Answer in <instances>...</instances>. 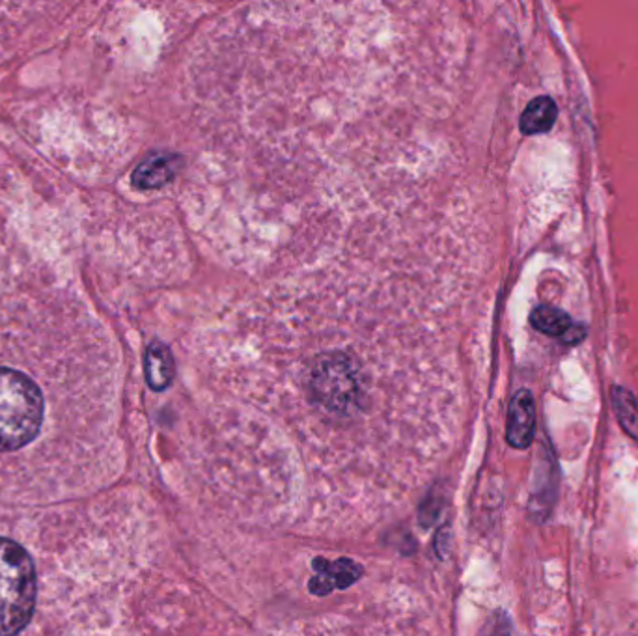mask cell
Instances as JSON below:
<instances>
[{
	"label": "cell",
	"instance_id": "cell-7",
	"mask_svg": "<svg viewBox=\"0 0 638 636\" xmlns=\"http://www.w3.org/2000/svg\"><path fill=\"white\" fill-rule=\"evenodd\" d=\"M530 325L538 333L551 336V338H559L560 342L570 344V346H577L586 336L584 325L575 322L572 315L564 312V310L551 306V304L536 306L532 310V314H530Z\"/></svg>",
	"mask_w": 638,
	"mask_h": 636
},
{
	"label": "cell",
	"instance_id": "cell-5",
	"mask_svg": "<svg viewBox=\"0 0 638 636\" xmlns=\"http://www.w3.org/2000/svg\"><path fill=\"white\" fill-rule=\"evenodd\" d=\"M536 401L530 390H517L508 407L506 441L511 449L527 450L534 443Z\"/></svg>",
	"mask_w": 638,
	"mask_h": 636
},
{
	"label": "cell",
	"instance_id": "cell-1",
	"mask_svg": "<svg viewBox=\"0 0 638 636\" xmlns=\"http://www.w3.org/2000/svg\"><path fill=\"white\" fill-rule=\"evenodd\" d=\"M36 606V570L29 552L0 538V636H15Z\"/></svg>",
	"mask_w": 638,
	"mask_h": 636
},
{
	"label": "cell",
	"instance_id": "cell-4",
	"mask_svg": "<svg viewBox=\"0 0 638 636\" xmlns=\"http://www.w3.org/2000/svg\"><path fill=\"white\" fill-rule=\"evenodd\" d=\"M560 498V465L553 446L541 444L534 463V476L530 487L529 514L532 521L545 525L551 521Z\"/></svg>",
	"mask_w": 638,
	"mask_h": 636
},
{
	"label": "cell",
	"instance_id": "cell-8",
	"mask_svg": "<svg viewBox=\"0 0 638 636\" xmlns=\"http://www.w3.org/2000/svg\"><path fill=\"white\" fill-rule=\"evenodd\" d=\"M182 169V158L174 153H153L133 172V185L142 191L159 188L171 183Z\"/></svg>",
	"mask_w": 638,
	"mask_h": 636
},
{
	"label": "cell",
	"instance_id": "cell-10",
	"mask_svg": "<svg viewBox=\"0 0 638 636\" xmlns=\"http://www.w3.org/2000/svg\"><path fill=\"white\" fill-rule=\"evenodd\" d=\"M559 118V107L553 97L540 96L532 99L519 120L521 133L534 137V134L549 133L553 129L554 121Z\"/></svg>",
	"mask_w": 638,
	"mask_h": 636
},
{
	"label": "cell",
	"instance_id": "cell-6",
	"mask_svg": "<svg viewBox=\"0 0 638 636\" xmlns=\"http://www.w3.org/2000/svg\"><path fill=\"white\" fill-rule=\"evenodd\" d=\"M312 568L316 571V575L312 576V581L309 582V589L312 594L320 595V597L331 594L333 590L349 589L365 573L363 565L353 562L349 558H340L335 562H328L325 558H314Z\"/></svg>",
	"mask_w": 638,
	"mask_h": 636
},
{
	"label": "cell",
	"instance_id": "cell-3",
	"mask_svg": "<svg viewBox=\"0 0 638 636\" xmlns=\"http://www.w3.org/2000/svg\"><path fill=\"white\" fill-rule=\"evenodd\" d=\"M309 390L323 411L336 417H349L363 403L359 368L342 353L316 358L309 374Z\"/></svg>",
	"mask_w": 638,
	"mask_h": 636
},
{
	"label": "cell",
	"instance_id": "cell-9",
	"mask_svg": "<svg viewBox=\"0 0 638 636\" xmlns=\"http://www.w3.org/2000/svg\"><path fill=\"white\" fill-rule=\"evenodd\" d=\"M144 371H147V381L152 390H166L174 381L176 374V364L169 347L161 342H153L147 349L144 358Z\"/></svg>",
	"mask_w": 638,
	"mask_h": 636
},
{
	"label": "cell",
	"instance_id": "cell-2",
	"mask_svg": "<svg viewBox=\"0 0 638 636\" xmlns=\"http://www.w3.org/2000/svg\"><path fill=\"white\" fill-rule=\"evenodd\" d=\"M42 422L43 396L36 382L0 368V452H13L34 441Z\"/></svg>",
	"mask_w": 638,
	"mask_h": 636
},
{
	"label": "cell",
	"instance_id": "cell-11",
	"mask_svg": "<svg viewBox=\"0 0 638 636\" xmlns=\"http://www.w3.org/2000/svg\"><path fill=\"white\" fill-rule=\"evenodd\" d=\"M614 414L621 430L638 443V401L631 390L624 387H614L610 390Z\"/></svg>",
	"mask_w": 638,
	"mask_h": 636
}]
</instances>
